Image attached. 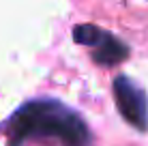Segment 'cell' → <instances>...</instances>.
I'll use <instances>...</instances> for the list:
<instances>
[{"label": "cell", "mask_w": 148, "mask_h": 146, "mask_svg": "<svg viewBox=\"0 0 148 146\" xmlns=\"http://www.w3.org/2000/svg\"><path fill=\"white\" fill-rule=\"evenodd\" d=\"M11 133L17 140L30 135L58 138L67 146H86L90 131L77 112L54 99H37L17 110L11 118Z\"/></svg>", "instance_id": "6da1fadb"}, {"label": "cell", "mask_w": 148, "mask_h": 146, "mask_svg": "<svg viewBox=\"0 0 148 146\" xmlns=\"http://www.w3.org/2000/svg\"><path fill=\"white\" fill-rule=\"evenodd\" d=\"M75 43L92 47V60L103 67H114L129 56V47L122 41L110 34L108 30H101L95 24H79L73 30Z\"/></svg>", "instance_id": "7a4b0ae2"}, {"label": "cell", "mask_w": 148, "mask_h": 146, "mask_svg": "<svg viewBox=\"0 0 148 146\" xmlns=\"http://www.w3.org/2000/svg\"><path fill=\"white\" fill-rule=\"evenodd\" d=\"M114 99L120 116L131 127L146 131L148 129V97L144 88L137 86L131 77L118 75L114 80Z\"/></svg>", "instance_id": "3957f363"}]
</instances>
